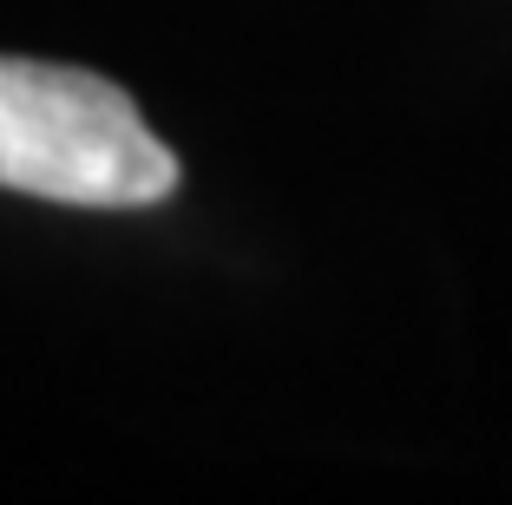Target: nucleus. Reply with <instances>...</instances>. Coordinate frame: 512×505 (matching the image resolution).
Returning a JSON list of instances; mask_svg holds the SVG:
<instances>
[{
  "mask_svg": "<svg viewBox=\"0 0 512 505\" xmlns=\"http://www.w3.org/2000/svg\"><path fill=\"white\" fill-rule=\"evenodd\" d=\"M0 191L79 210H145L178 191V158L125 86L0 53Z\"/></svg>",
  "mask_w": 512,
  "mask_h": 505,
  "instance_id": "f257e3e1",
  "label": "nucleus"
}]
</instances>
